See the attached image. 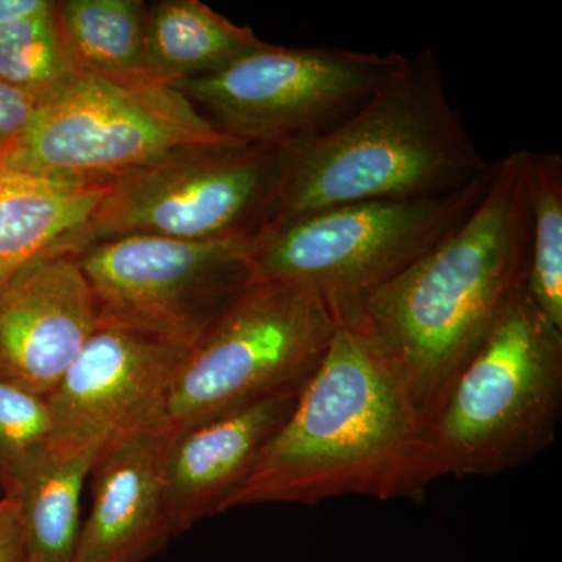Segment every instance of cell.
<instances>
[{
	"mask_svg": "<svg viewBox=\"0 0 562 562\" xmlns=\"http://www.w3.org/2000/svg\"><path fill=\"white\" fill-rule=\"evenodd\" d=\"M443 479L430 427L364 331L339 322L294 408L220 513L331 498L420 502Z\"/></svg>",
	"mask_w": 562,
	"mask_h": 562,
	"instance_id": "6da1fadb",
	"label": "cell"
},
{
	"mask_svg": "<svg viewBox=\"0 0 562 562\" xmlns=\"http://www.w3.org/2000/svg\"><path fill=\"white\" fill-rule=\"evenodd\" d=\"M532 151L494 162L490 187L449 235L351 317L391 362L430 422L530 266Z\"/></svg>",
	"mask_w": 562,
	"mask_h": 562,
	"instance_id": "7a4b0ae2",
	"label": "cell"
},
{
	"mask_svg": "<svg viewBox=\"0 0 562 562\" xmlns=\"http://www.w3.org/2000/svg\"><path fill=\"white\" fill-rule=\"evenodd\" d=\"M491 165L447 95L441 60L424 49L405 57L349 120L284 149L271 224L349 203L438 198Z\"/></svg>",
	"mask_w": 562,
	"mask_h": 562,
	"instance_id": "3957f363",
	"label": "cell"
},
{
	"mask_svg": "<svg viewBox=\"0 0 562 562\" xmlns=\"http://www.w3.org/2000/svg\"><path fill=\"white\" fill-rule=\"evenodd\" d=\"M562 413V331L527 288L454 376L428 427L443 476L522 468L557 439Z\"/></svg>",
	"mask_w": 562,
	"mask_h": 562,
	"instance_id": "277c9868",
	"label": "cell"
},
{
	"mask_svg": "<svg viewBox=\"0 0 562 562\" xmlns=\"http://www.w3.org/2000/svg\"><path fill=\"white\" fill-rule=\"evenodd\" d=\"M339 322L310 288L249 281L194 344L150 425L172 438L262 398L301 391Z\"/></svg>",
	"mask_w": 562,
	"mask_h": 562,
	"instance_id": "5b68a950",
	"label": "cell"
},
{
	"mask_svg": "<svg viewBox=\"0 0 562 562\" xmlns=\"http://www.w3.org/2000/svg\"><path fill=\"white\" fill-rule=\"evenodd\" d=\"M492 169L461 190L412 201L349 203L268 225L250 281L310 288L350 321L362 303L424 257L482 201Z\"/></svg>",
	"mask_w": 562,
	"mask_h": 562,
	"instance_id": "8992f818",
	"label": "cell"
},
{
	"mask_svg": "<svg viewBox=\"0 0 562 562\" xmlns=\"http://www.w3.org/2000/svg\"><path fill=\"white\" fill-rule=\"evenodd\" d=\"M225 138L171 85L121 87L79 74L41 102L0 150V168L63 187L102 188L176 151Z\"/></svg>",
	"mask_w": 562,
	"mask_h": 562,
	"instance_id": "52a82bcc",
	"label": "cell"
},
{
	"mask_svg": "<svg viewBox=\"0 0 562 562\" xmlns=\"http://www.w3.org/2000/svg\"><path fill=\"white\" fill-rule=\"evenodd\" d=\"M284 149L228 138L188 147L111 183L66 250L121 236L243 238L276 216Z\"/></svg>",
	"mask_w": 562,
	"mask_h": 562,
	"instance_id": "ba28073f",
	"label": "cell"
},
{
	"mask_svg": "<svg viewBox=\"0 0 562 562\" xmlns=\"http://www.w3.org/2000/svg\"><path fill=\"white\" fill-rule=\"evenodd\" d=\"M405 57L398 52L268 43L221 72L171 87L209 111L214 127L225 135L294 149L349 120Z\"/></svg>",
	"mask_w": 562,
	"mask_h": 562,
	"instance_id": "9c48e42d",
	"label": "cell"
},
{
	"mask_svg": "<svg viewBox=\"0 0 562 562\" xmlns=\"http://www.w3.org/2000/svg\"><path fill=\"white\" fill-rule=\"evenodd\" d=\"M202 333L143 316H101L49 397L52 452L98 457L149 425Z\"/></svg>",
	"mask_w": 562,
	"mask_h": 562,
	"instance_id": "30bf717a",
	"label": "cell"
},
{
	"mask_svg": "<svg viewBox=\"0 0 562 562\" xmlns=\"http://www.w3.org/2000/svg\"><path fill=\"white\" fill-rule=\"evenodd\" d=\"M255 236L184 241L131 235L76 254L102 316H143L203 333L250 281Z\"/></svg>",
	"mask_w": 562,
	"mask_h": 562,
	"instance_id": "8fae6325",
	"label": "cell"
},
{
	"mask_svg": "<svg viewBox=\"0 0 562 562\" xmlns=\"http://www.w3.org/2000/svg\"><path fill=\"white\" fill-rule=\"evenodd\" d=\"M76 254L44 251L0 284V380L49 397L101 321Z\"/></svg>",
	"mask_w": 562,
	"mask_h": 562,
	"instance_id": "7c38bea8",
	"label": "cell"
},
{
	"mask_svg": "<svg viewBox=\"0 0 562 562\" xmlns=\"http://www.w3.org/2000/svg\"><path fill=\"white\" fill-rule=\"evenodd\" d=\"M171 436L143 425L114 439L92 464V508L72 562H144L172 538L165 465Z\"/></svg>",
	"mask_w": 562,
	"mask_h": 562,
	"instance_id": "4fadbf2b",
	"label": "cell"
},
{
	"mask_svg": "<svg viewBox=\"0 0 562 562\" xmlns=\"http://www.w3.org/2000/svg\"><path fill=\"white\" fill-rule=\"evenodd\" d=\"M299 392H281L172 436L165 465L171 536L220 513L222 503L290 417Z\"/></svg>",
	"mask_w": 562,
	"mask_h": 562,
	"instance_id": "5bb4252c",
	"label": "cell"
},
{
	"mask_svg": "<svg viewBox=\"0 0 562 562\" xmlns=\"http://www.w3.org/2000/svg\"><path fill=\"white\" fill-rule=\"evenodd\" d=\"M144 32L150 68L165 85L213 76L268 44L199 0L147 3Z\"/></svg>",
	"mask_w": 562,
	"mask_h": 562,
	"instance_id": "9a60e30c",
	"label": "cell"
},
{
	"mask_svg": "<svg viewBox=\"0 0 562 562\" xmlns=\"http://www.w3.org/2000/svg\"><path fill=\"white\" fill-rule=\"evenodd\" d=\"M106 188H72L0 168V284L44 251L66 249Z\"/></svg>",
	"mask_w": 562,
	"mask_h": 562,
	"instance_id": "2e32d148",
	"label": "cell"
},
{
	"mask_svg": "<svg viewBox=\"0 0 562 562\" xmlns=\"http://www.w3.org/2000/svg\"><path fill=\"white\" fill-rule=\"evenodd\" d=\"M146 5L143 0H58V25L76 72L121 87L165 85L147 57Z\"/></svg>",
	"mask_w": 562,
	"mask_h": 562,
	"instance_id": "e0dca14e",
	"label": "cell"
},
{
	"mask_svg": "<svg viewBox=\"0 0 562 562\" xmlns=\"http://www.w3.org/2000/svg\"><path fill=\"white\" fill-rule=\"evenodd\" d=\"M95 458L47 450L10 497L18 503L25 562H72L80 535V497Z\"/></svg>",
	"mask_w": 562,
	"mask_h": 562,
	"instance_id": "ac0fdd59",
	"label": "cell"
},
{
	"mask_svg": "<svg viewBox=\"0 0 562 562\" xmlns=\"http://www.w3.org/2000/svg\"><path fill=\"white\" fill-rule=\"evenodd\" d=\"M530 266L527 292L539 312L562 331V158H531Z\"/></svg>",
	"mask_w": 562,
	"mask_h": 562,
	"instance_id": "d6986e66",
	"label": "cell"
},
{
	"mask_svg": "<svg viewBox=\"0 0 562 562\" xmlns=\"http://www.w3.org/2000/svg\"><path fill=\"white\" fill-rule=\"evenodd\" d=\"M76 76L58 25L57 0L33 16L0 24V80L43 102Z\"/></svg>",
	"mask_w": 562,
	"mask_h": 562,
	"instance_id": "ffe728a7",
	"label": "cell"
},
{
	"mask_svg": "<svg viewBox=\"0 0 562 562\" xmlns=\"http://www.w3.org/2000/svg\"><path fill=\"white\" fill-rule=\"evenodd\" d=\"M46 397L0 380V492L13 494L24 473L50 449Z\"/></svg>",
	"mask_w": 562,
	"mask_h": 562,
	"instance_id": "44dd1931",
	"label": "cell"
},
{
	"mask_svg": "<svg viewBox=\"0 0 562 562\" xmlns=\"http://www.w3.org/2000/svg\"><path fill=\"white\" fill-rule=\"evenodd\" d=\"M40 103L35 95L0 80V150L24 131Z\"/></svg>",
	"mask_w": 562,
	"mask_h": 562,
	"instance_id": "7402d4cb",
	"label": "cell"
},
{
	"mask_svg": "<svg viewBox=\"0 0 562 562\" xmlns=\"http://www.w3.org/2000/svg\"><path fill=\"white\" fill-rule=\"evenodd\" d=\"M0 562H25L20 512L10 495L0 501Z\"/></svg>",
	"mask_w": 562,
	"mask_h": 562,
	"instance_id": "603a6c76",
	"label": "cell"
}]
</instances>
